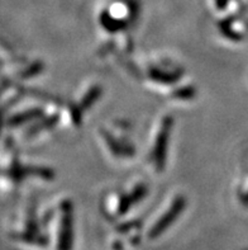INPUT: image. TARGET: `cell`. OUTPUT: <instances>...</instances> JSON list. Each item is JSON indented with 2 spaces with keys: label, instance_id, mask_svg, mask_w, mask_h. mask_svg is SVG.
Listing matches in <instances>:
<instances>
[{
  "label": "cell",
  "instance_id": "obj_1",
  "mask_svg": "<svg viewBox=\"0 0 248 250\" xmlns=\"http://www.w3.org/2000/svg\"><path fill=\"white\" fill-rule=\"evenodd\" d=\"M56 226H51L48 240L52 250L73 249V215L71 205L69 202L61 203V208L57 212Z\"/></svg>",
  "mask_w": 248,
  "mask_h": 250
},
{
  "label": "cell",
  "instance_id": "obj_4",
  "mask_svg": "<svg viewBox=\"0 0 248 250\" xmlns=\"http://www.w3.org/2000/svg\"><path fill=\"white\" fill-rule=\"evenodd\" d=\"M122 235L120 238H114L110 241L112 250H129L137 245L139 238V226L132 225L129 228L123 229L122 231L118 232Z\"/></svg>",
  "mask_w": 248,
  "mask_h": 250
},
{
  "label": "cell",
  "instance_id": "obj_2",
  "mask_svg": "<svg viewBox=\"0 0 248 250\" xmlns=\"http://www.w3.org/2000/svg\"><path fill=\"white\" fill-rule=\"evenodd\" d=\"M184 206H185L184 198L180 196L175 197L172 201H170L169 206L162 209L160 212V216L156 220H153V222L151 224L147 231V238L150 240H154L158 236H161V234L166 231L167 229L171 226V224L179 217Z\"/></svg>",
  "mask_w": 248,
  "mask_h": 250
},
{
  "label": "cell",
  "instance_id": "obj_3",
  "mask_svg": "<svg viewBox=\"0 0 248 250\" xmlns=\"http://www.w3.org/2000/svg\"><path fill=\"white\" fill-rule=\"evenodd\" d=\"M161 126L158 128V135L156 140H153L151 149V160L153 163V167L157 170L164 169V160L166 162V147H167V139H169L170 126H171V121L170 118L165 117L160 122Z\"/></svg>",
  "mask_w": 248,
  "mask_h": 250
}]
</instances>
